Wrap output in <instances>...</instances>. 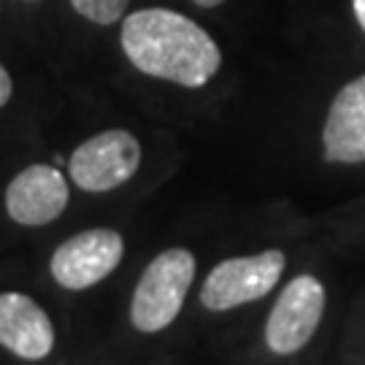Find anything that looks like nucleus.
I'll use <instances>...</instances> for the list:
<instances>
[{"label": "nucleus", "instance_id": "12", "mask_svg": "<svg viewBox=\"0 0 365 365\" xmlns=\"http://www.w3.org/2000/svg\"><path fill=\"white\" fill-rule=\"evenodd\" d=\"M352 9H354V16H357L360 27L365 30V0H352Z\"/></svg>", "mask_w": 365, "mask_h": 365}, {"label": "nucleus", "instance_id": "7", "mask_svg": "<svg viewBox=\"0 0 365 365\" xmlns=\"http://www.w3.org/2000/svg\"><path fill=\"white\" fill-rule=\"evenodd\" d=\"M68 206V182L54 165L19 170L6 190V211L16 225L38 227L54 222Z\"/></svg>", "mask_w": 365, "mask_h": 365}, {"label": "nucleus", "instance_id": "3", "mask_svg": "<svg viewBox=\"0 0 365 365\" xmlns=\"http://www.w3.org/2000/svg\"><path fill=\"white\" fill-rule=\"evenodd\" d=\"M284 252L265 249L249 257H230L211 268L203 282L200 303L211 312H230L252 300L265 298L284 274Z\"/></svg>", "mask_w": 365, "mask_h": 365}, {"label": "nucleus", "instance_id": "11", "mask_svg": "<svg viewBox=\"0 0 365 365\" xmlns=\"http://www.w3.org/2000/svg\"><path fill=\"white\" fill-rule=\"evenodd\" d=\"M11 92H14L11 76H9L6 66H0V108L9 103V101H11Z\"/></svg>", "mask_w": 365, "mask_h": 365}, {"label": "nucleus", "instance_id": "5", "mask_svg": "<svg viewBox=\"0 0 365 365\" xmlns=\"http://www.w3.org/2000/svg\"><path fill=\"white\" fill-rule=\"evenodd\" d=\"M325 312V287L312 274H300L282 289L265 322V344L276 354H292L312 341Z\"/></svg>", "mask_w": 365, "mask_h": 365}, {"label": "nucleus", "instance_id": "2", "mask_svg": "<svg viewBox=\"0 0 365 365\" xmlns=\"http://www.w3.org/2000/svg\"><path fill=\"white\" fill-rule=\"evenodd\" d=\"M195 279V257L187 249H165L146 265L130 300V322L141 333H157L179 317L190 284Z\"/></svg>", "mask_w": 365, "mask_h": 365}, {"label": "nucleus", "instance_id": "6", "mask_svg": "<svg viewBox=\"0 0 365 365\" xmlns=\"http://www.w3.org/2000/svg\"><path fill=\"white\" fill-rule=\"evenodd\" d=\"M122 255H125V241L117 230L92 227V230L71 235L54 249L52 276L60 287L87 289L103 282L119 265Z\"/></svg>", "mask_w": 365, "mask_h": 365}, {"label": "nucleus", "instance_id": "8", "mask_svg": "<svg viewBox=\"0 0 365 365\" xmlns=\"http://www.w3.org/2000/svg\"><path fill=\"white\" fill-rule=\"evenodd\" d=\"M327 163H365V73L333 98L322 128Z\"/></svg>", "mask_w": 365, "mask_h": 365}, {"label": "nucleus", "instance_id": "1", "mask_svg": "<svg viewBox=\"0 0 365 365\" xmlns=\"http://www.w3.org/2000/svg\"><path fill=\"white\" fill-rule=\"evenodd\" d=\"M122 49L141 73L179 87L209 84L222 66L217 41L190 16L170 9H141L122 25Z\"/></svg>", "mask_w": 365, "mask_h": 365}, {"label": "nucleus", "instance_id": "13", "mask_svg": "<svg viewBox=\"0 0 365 365\" xmlns=\"http://www.w3.org/2000/svg\"><path fill=\"white\" fill-rule=\"evenodd\" d=\"M192 3H197L200 9H214V6H220L222 0H192Z\"/></svg>", "mask_w": 365, "mask_h": 365}, {"label": "nucleus", "instance_id": "10", "mask_svg": "<svg viewBox=\"0 0 365 365\" xmlns=\"http://www.w3.org/2000/svg\"><path fill=\"white\" fill-rule=\"evenodd\" d=\"M130 0H71V6L76 9L84 19H90L95 25H114L125 16Z\"/></svg>", "mask_w": 365, "mask_h": 365}, {"label": "nucleus", "instance_id": "4", "mask_svg": "<svg viewBox=\"0 0 365 365\" xmlns=\"http://www.w3.org/2000/svg\"><path fill=\"white\" fill-rule=\"evenodd\" d=\"M141 165V144L128 130H103L87 138L68 160V173L84 192H108L130 182Z\"/></svg>", "mask_w": 365, "mask_h": 365}, {"label": "nucleus", "instance_id": "9", "mask_svg": "<svg viewBox=\"0 0 365 365\" xmlns=\"http://www.w3.org/2000/svg\"><path fill=\"white\" fill-rule=\"evenodd\" d=\"M0 346L25 360H43L54 349L49 314L25 292L0 295Z\"/></svg>", "mask_w": 365, "mask_h": 365}]
</instances>
